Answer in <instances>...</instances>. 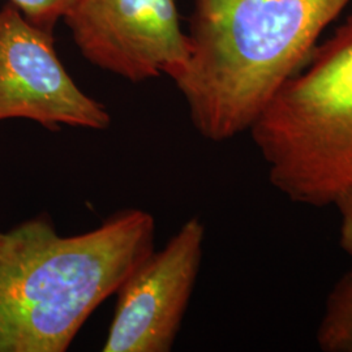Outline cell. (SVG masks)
<instances>
[{"label": "cell", "instance_id": "obj_7", "mask_svg": "<svg viewBox=\"0 0 352 352\" xmlns=\"http://www.w3.org/2000/svg\"><path fill=\"white\" fill-rule=\"evenodd\" d=\"M316 340L322 351L352 352V270L329 295Z\"/></svg>", "mask_w": 352, "mask_h": 352}, {"label": "cell", "instance_id": "obj_4", "mask_svg": "<svg viewBox=\"0 0 352 352\" xmlns=\"http://www.w3.org/2000/svg\"><path fill=\"white\" fill-rule=\"evenodd\" d=\"M63 20L88 62L128 81L175 80L188 63L176 0H74Z\"/></svg>", "mask_w": 352, "mask_h": 352}, {"label": "cell", "instance_id": "obj_2", "mask_svg": "<svg viewBox=\"0 0 352 352\" xmlns=\"http://www.w3.org/2000/svg\"><path fill=\"white\" fill-rule=\"evenodd\" d=\"M351 0H193L190 54L174 80L204 139L250 131Z\"/></svg>", "mask_w": 352, "mask_h": 352}, {"label": "cell", "instance_id": "obj_1", "mask_svg": "<svg viewBox=\"0 0 352 352\" xmlns=\"http://www.w3.org/2000/svg\"><path fill=\"white\" fill-rule=\"evenodd\" d=\"M141 209L62 236L47 214L0 231V352H64L109 296L154 251Z\"/></svg>", "mask_w": 352, "mask_h": 352}, {"label": "cell", "instance_id": "obj_3", "mask_svg": "<svg viewBox=\"0 0 352 352\" xmlns=\"http://www.w3.org/2000/svg\"><path fill=\"white\" fill-rule=\"evenodd\" d=\"M250 131L270 183L291 201L334 205L352 188V14Z\"/></svg>", "mask_w": 352, "mask_h": 352}, {"label": "cell", "instance_id": "obj_5", "mask_svg": "<svg viewBox=\"0 0 352 352\" xmlns=\"http://www.w3.org/2000/svg\"><path fill=\"white\" fill-rule=\"evenodd\" d=\"M28 119L47 131H102L111 116L65 71L52 33L28 21L11 1L0 8V122Z\"/></svg>", "mask_w": 352, "mask_h": 352}, {"label": "cell", "instance_id": "obj_9", "mask_svg": "<svg viewBox=\"0 0 352 352\" xmlns=\"http://www.w3.org/2000/svg\"><path fill=\"white\" fill-rule=\"evenodd\" d=\"M337 206L340 217V247L346 254L350 257L352 270V188L343 193L337 201Z\"/></svg>", "mask_w": 352, "mask_h": 352}, {"label": "cell", "instance_id": "obj_8", "mask_svg": "<svg viewBox=\"0 0 352 352\" xmlns=\"http://www.w3.org/2000/svg\"><path fill=\"white\" fill-rule=\"evenodd\" d=\"M24 14L28 21L46 32H54L59 20H63L74 0H8Z\"/></svg>", "mask_w": 352, "mask_h": 352}, {"label": "cell", "instance_id": "obj_6", "mask_svg": "<svg viewBox=\"0 0 352 352\" xmlns=\"http://www.w3.org/2000/svg\"><path fill=\"white\" fill-rule=\"evenodd\" d=\"M205 226L188 219L161 251H153L116 291L103 352L173 350L201 266Z\"/></svg>", "mask_w": 352, "mask_h": 352}]
</instances>
